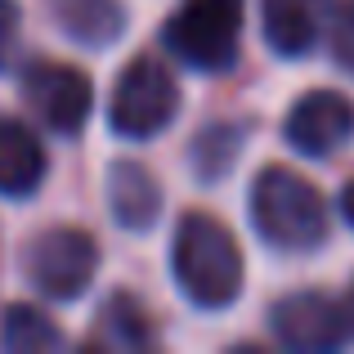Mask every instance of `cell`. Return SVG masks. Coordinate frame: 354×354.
Returning <instances> with one entry per match:
<instances>
[{
    "label": "cell",
    "instance_id": "6da1fadb",
    "mask_svg": "<svg viewBox=\"0 0 354 354\" xmlns=\"http://www.w3.org/2000/svg\"><path fill=\"white\" fill-rule=\"evenodd\" d=\"M175 278H180L184 296L202 310H220L242 292V256H238V242L220 225L216 216H193L180 220L175 229Z\"/></svg>",
    "mask_w": 354,
    "mask_h": 354
},
{
    "label": "cell",
    "instance_id": "7a4b0ae2",
    "mask_svg": "<svg viewBox=\"0 0 354 354\" xmlns=\"http://www.w3.org/2000/svg\"><path fill=\"white\" fill-rule=\"evenodd\" d=\"M251 216H256L260 238L283 247V251H310L328 234L323 193L310 180H301L296 171H283V166H269L256 180V189H251Z\"/></svg>",
    "mask_w": 354,
    "mask_h": 354
},
{
    "label": "cell",
    "instance_id": "3957f363",
    "mask_svg": "<svg viewBox=\"0 0 354 354\" xmlns=\"http://www.w3.org/2000/svg\"><path fill=\"white\" fill-rule=\"evenodd\" d=\"M242 0H184L166 23V45L198 72H225L238 54Z\"/></svg>",
    "mask_w": 354,
    "mask_h": 354
},
{
    "label": "cell",
    "instance_id": "277c9868",
    "mask_svg": "<svg viewBox=\"0 0 354 354\" xmlns=\"http://www.w3.org/2000/svg\"><path fill=\"white\" fill-rule=\"evenodd\" d=\"M180 108V86L157 59H135L126 63L113 104H108V121L121 139H153L157 130H166Z\"/></svg>",
    "mask_w": 354,
    "mask_h": 354
},
{
    "label": "cell",
    "instance_id": "5b68a950",
    "mask_svg": "<svg viewBox=\"0 0 354 354\" xmlns=\"http://www.w3.org/2000/svg\"><path fill=\"white\" fill-rule=\"evenodd\" d=\"M23 269L45 296L54 301H72L90 287L99 269V247L86 229H50L27 247Z\"/></svg>",
    "mask_w": 354,
    "mask_h": 354
},
{
    "label": "cell",
    "instance_id": "8992f818",
    "mask_svg": "<svg viewBox=\"0 0 354 354\" xmlns=\"http://www.w3.org/2000/svg\"><path fill=\"white\" fill-rule=\"evenodd\" d=\"M23 99L32 104V113L45 121L59 135H77L90 117V104H95V90H90V77L68 63H32L23 72Z\"/></svg>",
    "mask_w": 354,
    "mask_h": 354
},
{
    "label": "cell",
    "instance_id": "52a82bcc",
    "mask_svg": "<svg viewBox=\"0 0 354 354\" xmlns=\"http://www.w3.org/2000/svg\"><path fill=\"white\" fill-rule=\"evenodd\" d=\"M274 323V337L283 341L287 350H301V354H323V350H337L350 332V319L337 301L319 292H296L287 301L274 305L269 314Z\"/></svg>",
    "mask_w": 354,
    "mask_h": 354
},
{
    "label": "cell",
    "instance_id": "ba28073f",
    "mask_svg": "<svg viewBox=\"0 0 354 354\" xmlns=\"http://www.w3.org/2000/svg\"><path fill=\"white\" fill-rule=\"evenodd\" d=\"M354 135V104L332 90H314L287 117V139L301 148L305 157H328Z\"/></svg>",
    "mask_w": 354,
    "mask_h": 354
},
{
    "label": "cell",
    "instance_id": "9c48e42d",
    "mask_svg": "<svg viewBox=\"0 0 354 354\" xmlns=\"http://www.w3.org/2000/svg\"><path fill=\"white\" fill-rule=\"evenodd\" d=\"M45 180V148L23 121L0 117V193L27 198Z\"/></svg>",
    "mask_w": 354,
    "mask_h": 354
},
{
    "label": "cell",
    "instance_id": "30bf717a",
    "mask_svg": "<svg viewBox=\"0 0 354 354\" xmlns=\"http://www.w3.org/2000/svg\"><path fill=\"white\" fill-rule=\"evenodd\" d=\"M323 14H328V0H265V41L278 54L314 50Z\"/></svg>",
    "mask_w": 354,
    "mask_h": 354
},
{
    "label": "cell",
    "instance_id": "8fae6325",
    "mask_svg": "<svg viewBox=\"0 0 354 354\" xmlns=\"http://www.w3.org/2000/svg\"><path fill=\"white\" fill-rule=\"evenodd\" d=\"M108 202H113V216L121 229H148L162 211V189L144 166L117 162L108 175Z\"/></svg>",
    "mask_w": 354,
    "mask_h": 354
},
{
    "label": "cell",
    "instance_id": "7c38bea8",
    "mask_svg": "<svg viewBox=\"0 0 354 354\" xmlns=\"http://www.w3.org/2000/svg\"><path fill=\"white\" fill-rule=\"evenodd\" d=\"M59 27L72 36V41L90 45V50H104L121 36L126 27V14H121L117 0H50Z\"/></svg>",
    "mask_w": 354,
    "mask_h": 354
},
{
    "label": "cell",
    "instance_id": "4fadbf2b",
    "mask_svg": "<svg viewBox=\"0 0 354 354\" xmlns=\"http://www.w3.org/2000/svg\"><path fill=\"white\" fill-rule=\"evenodd\" d=\"M90 346H108V350H148V346H157V332H153V323H148L144 305H139L135 296L117 292L113 301L99 310L95 332H90Z\"/></svg>",
    "mask_w": 354,
    "mask_h": 354
},
{
    "label": "cell",
    "instance_id": "5bb4252c",
    "mask_svg": "<svg viewBox=\"0 0 354 354\" xmlns=\"http://www.w3.org/2000/svg\"><path fill=\"white\" fill-rule=\"evenodd\" d=\"M0 346L9 354H41V350H59L63 332L32 305H9L5 319H0Z\"/></svg>",
    "mask_w": 354,
    "mask_h": 354
},
{
    "label": "cell",
    "instance_id": "9a60e30c",
    "mask_svg": "<svg viewBox=\"0 0 354 354\" xmlns=\"http://www.w3.org/2000/svg\"><path fill=\"white\" fill-rule=\"evenodd\" d=\"M238 148H242V130L238 126H216V130H207V135L198 139V175L202 180H220V175L229 171V162L238 157Z\"/></svg>",
    "mask_w": 354,
    "mask_h": 354
},
{
    "label": "cell",
    "instance_id": "2e32d148",
    "mask_svg": "<svg viewBox=\"0 0 354 354\" xmlns=\"http://www.w3.org/2000/svg\"><path fill=\"white\" fill-rule=\"evenodd\" d=\"M332 59L354 72V0H341V9L332 14Z\"/></svg>",
    "mask_w": 354,
    "mask_h": 354
},
{
    "label": "cell",
    "instance_id": "e0dca14e",
    "mask_svg": "<svg viewBox=\"0 0 354 354\" xmlns=\"http://www.w3.org/2000/svg\"><path fill=\"white\" fill-rule=\"evenodd\" d=\"M18 45H23V14L14 0H0V72L14 68Z\"/></svg>",
    "mask_w": 354,
    "mask_h": 354
},
{
    "label": "cell",
    "instance_id": "ac0fdd59",
    "mask_svg": "<svg viewBox=\"0 0 354 354\" xmlns=\"http://www.w3.org/2000/svg\"><path fill=\"white\" fill-rule=\"evenodd\" d=\"M341 211H346V220L354 225V184H346V193H341Z\"/></svg>",
    "mask_w": 354,
    "mask_h": 354
},
{
    "label": "cell",
    "instance_id": "d6986e66",
    "mask_svg": "<svg viewBox=\"0 0 354 354\" xmlns=\"http://www.w3.org/2000/svg\"><path fill=\"white\" fill-rule=\"evenodd\" d=\"M346 319H350V328H354V287H350V301H346Z\"/></svg>",
    "mask_w": 354,
    "mask_h": 354
}]
</instances>
